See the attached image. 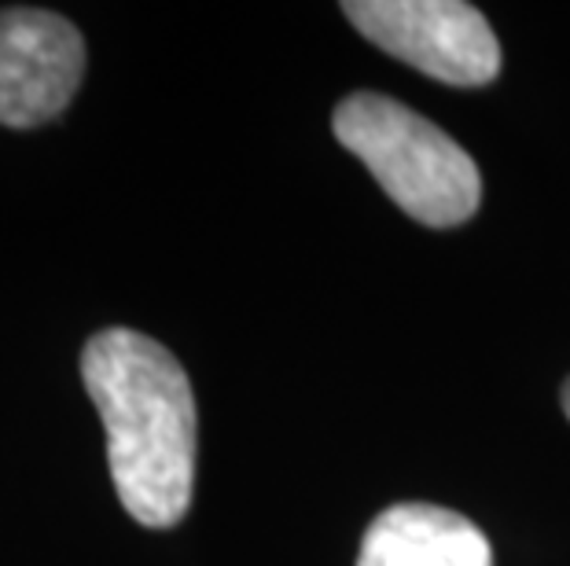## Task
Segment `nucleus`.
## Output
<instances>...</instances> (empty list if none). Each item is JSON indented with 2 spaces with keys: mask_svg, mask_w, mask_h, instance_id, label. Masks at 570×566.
<instances>
[{
  "mask_svg": "<svg viewBox=\"0 0 570 566\" xmlns=\"http://www.w3.org/2000/svg\"><path fill=\"white\" fill-rule=\"evenodd\" d=\"M81 379L107 435V467L126 515L148 529L177 526L196 486V394L163 342L129 328L96 331Z\"/></svg>",
  "mask_w": 570,
  "mask_h": 566,
  "instance_id": "nucleus-1",
  "label": "nucleus"
},
{
  "mask_svg": "<svg viewBox=\"0 0 570 566\" xmlns=\"http://www.w3.org/2000/svg\"><path fill=\"white\" fill-rule=\"evenodd\" d=\"M332 132L412 221L456 228L479 210L482 177L475 159L394 96L350 92L335 103Z\"/></svg>",
  "mask_w": 570,
  "mask_h": 566,
  "instance_id": "nucleus-2",
  "label": "nucleus"
},
{
  "mask_svg": "<svg viewBox=\"0 0 570 566\" xmlns=\"http://www.w3.org/2000/svg\"><path fill=\"white\" fill-rule=\"evenodd\" d=\"M343 16L420 75L460 89L490 86L501 70V41L464 0H346Z\"/></svg>",
  "mask_w": 570,
  "mask_h": 566,
  "instance_id": "nucleus-3",
  "label": "nucleus"
},
{
  "mask_svg": "<svg viewBox=\"0 0 570 566\" xmlns=\"http://www.w3.org/2000/svg\"><path fill=\"white\" fill-rule=\"evenodd\" d=\"M85 78V38L45 8L0 11V126L38 129L67 111Z\"/></svg>",
  "mask_w": 570,
  "mask_h": 566,
  "instance_id": "nucleus-4",
  "label": "nucleus"
},
{
  "mask_svg": "<svg viewBox=\"0 0 570 566\" xmlns=\"http://www.w3.org/2000/svg\"><path fill=\"white\" fill-rule=\"evenodd\" d=\"M357 566H493L487 534L439 504H394L361 537Z\"/></svg>",
  "mask_w": 570,
  "mask_h": 566,
  "instance_id": "nucleus-5",
  "label": "nucleus"
},
{
  "mask_svg": "<svg viewBox=\"0 0 570 566\" xmlns=\"http://www.w3.org/2000/svg\"><path fill=\"white\" fill-rule=\"evenodd\" d=\"M560 405H563V413H567V419H570V379L563 383V390H560Z\"/></svg>",
  "mask_w": 570,
  "mask_h": 566,
  "instance_id": "nucleus-6",
  "label": "nucleus"
}]
</instances>
